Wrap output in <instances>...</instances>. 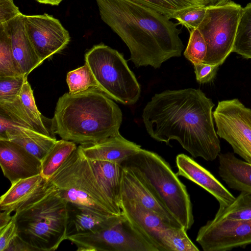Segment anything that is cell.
Instances as JSON below:
<instances>
[{
  "mask_svg": "<svg viewBox=\"0 0 251 251\" xmlns=\"http://www.w3.org/2000/svg\"><path fill=\"white\" fill-rule=\"evenodd\" d=\"M119 164L133 172L186 230L191 228L194 220L190 196L185 186L163 158L141 149Z\"/></svg>",
  "mask_w": 251,
  "mask_h": 251,
  "instance_id": "5",
  "label": "cell"
},
{
  "mask_svg": "<svg viewBox=\"0 0 251 251\" xmlns=\"http://www.w3.org/2000/svg\"><path fill=\"white\" fill-rule=\"evenodd\" d=\"M0 140L12 141L41 160L57 141L32 129L19 126L0 114Z\"/></svg>",
  "mask_w": 251,
  "mask_h": 251,
  "instance_id": "17",
  "label": "cell"
},
{
  "mask_svg": "<svg viewBox=\"0 0 251 251\" xmlns=\"http://www.w3.org/2000/svg\"><path fill=\"white\" fill-rule=\"evenodd\" d=\"M177 176H182L200 186L211 194L220 206H227L235 197L210 172L184 154L176 157Z\"/></svg>",
  "mask_w": 251,
  "mask_h": 251,
  "instance_id": "16",
  "label": "cell"
},
{
  "mask_svg": "<svg viewBox=\"0 0 251 251\" xmlns=\"http://www.w3.org/2000/svg\"><path fill=\"white\" fill-rule=\"evenodd\" d=\"M121 207L124 216L157 251H167L164 237L169 229L174 227L158 214L135 201L121 199Z\"/></svg>",
  "mask_w": 251,
  "mask_h": 251,
  "instance_id": "13",
  "label": "cell"
},
{
  "mask_svg": "<svg viewBox=\"0 0 251 251\" xmlns=\"http://www.w3.org/2000/svg\"><path fill=\"white\" fill-rule=\"evenodd\" d=\"M5 251H37L18 235L13 239Z\"/></svg>",
  "mask_w": 251,
  "mask_h": 251,
  "instance_id": "38",
  "label": "cell"
},
{
  "mask_svg": "<svg viewBox=\"0 0 251 251\" xmlns=\"http://www.w3.org/2000/svg\"><path fill=\"white\" fill-rule=\"evenodd\" d=\"M207 6L185 10L178 14L175 19L178 21V25L184 26L190 31L197 28L202 22L205 16Z\"/></svg>",
  "mask_w": 251,
  "mask_h": 251,
  "instance_id": "34",
  "label": "cell"
},
{
  "mask_svg": "<svg viewBox=\"0 0 251 251\" xmlns=\"http://www.w3.org/2000/svg\"><path fill=\"white\" fill-rule=\"evenodd\" d=\"M242 8L232 1L219 6H207L205 16L197 27L207 44L203 63L220 66L232 52Z\"/></svg>",
  "mask_w": 251,
  "mask_h": 251,
  "instance_id": "8",
  "label": "cell"
},
{
  "mask_svg": "<svg viewBox=\"0 0 251 251\" xmlns=\"http://www.w3.org/2000/svg\"><path fill=\"white\" fill-rule=\"evenodd\" d=\"M214 106L199 89L168 90L152 97L143 109L142 119L153 139L167 144L176 140L193 157L213 161L221 152Z\"/></svg>",
  "mask_w": 251,
  "mask_h": 251,
  "instance_id": "1",
  "label": "cell"
},
{
  "mask_svg": "<svg viewBox=\"0 0 251 251\" xmlns=\"http://www.w3.org/2000/svg\"><path fill=\"white\" fill-rule=\"evenodd\" d=\"M97 88L109 98L131 105L139 99L141 88L123 54L100 44L94 46L84 56Z\"/></svg>",
  "mask_w": 251,
  "mask_h": 251,
  "instance_id": "7",
  "label": "cell"
},
{
  "mask_svg": "<svg viewBox=\"0 0 251 251\" xmlns=\"http://www.w3.org/2000/svg\"><path fill=\"white\" fill-rule=\"evenodd\" d=\"M2 24L10 37L15 59L22 74L27 76L43 62L36 54L27 36L24 15L22 14Z\"/></svg>",
  "mask_w": 251,
  "mask_h": 251,
  "instance_id": "18",
  "label": "cell"
},
{
  "mask_svg": "<svg viewBox=\"0 0 251 251\" xmlns=\"http://www.w3.org/2000/svg\"><path fill=\"white\" fill-rule=\"evenodd\" d=\"M24 22L29 40L42 62L61 51L70 41L59 20L47 13L24 15Z\"/></svg>",
  "mask_w": 251,
  "mask_h": 251,
  "instance_id": "12",
  "label": "cell"
},
{
  "mask_svg": "<svg viewBox=\"0 0 251 251\" xmlns=\"http://www.w3.org/2000/svg\"><path fill=\"white\" fill-rule=\"evenodd\" d=\"M17 235V225L12 216L11 221L0 228V251H5Z\"/></svg>",
  "mask_w": 251,
  "mask_h": 251,
  "instance_id": "36",
  "label": "cell"
},
{
  "mask_svg": "<svg viewBox=\"0 0 251 251\" xmlns=\"http://www.w3.org/2000/svg\"><path fill=\"white\" fill-rule=\"evenodd\" d=\"M38 2L51 5H58L63 0H36Z\"/></svg>",
  "mask_w": 251,
  "mask_h": 251,
  "instance_id": "41",
  "label": "cell"
},
{
  "mask_svg": "<svg viewBox=\"0 0 251 251\" xmlns=\"http://www.w3.org/2000/svg\"><path fill=\"white\" fill-rule=\"evenodd\" d=\"M49 180L68 202L105 216L123 214L110 199L92 161L83 155L79 147Z\"/></svg>",
  "mask_w": 251,
  "mask_h": 251,
  "instance_id": "6",
  "label": "cell"
},
{
  "mask_svg": "<svg viewBox=\"0 0 251 251\" xmlns=\"http://www.w3.org/2000/svg\"><path fill=\"white\" fill-rule=\"evenodd\" d=\"M121 109L97 87L66 93L56 103L50 120L52 133L80 145L96 143L120 134Z\"/></svg>",
  "mask_w": 251,
  "mask_h": 251,
  "instance_id": "3",
  "label": "cell"
},
{
  "mask_svg": "<svg viewBox=\"0 0 251 251\" xmlns=\"http://www.w3.org/2000/svg\"><path fill=\"white\" fill-rule=\"evenodd\" d=\"M184 227L170 228L166 233L164 244L167 251H198L199 249L188 237Z\"/></svg>",
  "mask_w": 251,
  "mask_h": 251,
  "instance_id": "31",
  "label": "cell"
},
{
  "mask_svg": "<svg viewBox=\"0 0 251 251\" xmlns=\"http://www.w3.org/2000/svg\"><path fill=\"white\" fill-rule=\"evenodd\" d=\"M66 82L69 93L75 94L85 91L91 88H97L95 79L88 66L84 65L68 73Z\"/></svg>",
  "mask_w": 251,
  "mask_h": 251,
  "instance_id": "30",
  "label": "cell"
},
{
  "mask_svg": "<svg viewBox=\"0 0 251 251\" xmlns=\"http://www.w3.org/2000/svg\"><path fill=\"white\" fill-rule=\"evenodd\" d=\"M27 76L0 77V101L10 102L20 95Z\"/></svg>",
  "mask_w": 251,
  "mask_h": 251,
  "instance_id": "33",
  "label": "cell"
},
{
  "mask_svg": "<svg viewBox=\"0 0 251 251\" xmlns=\"http://www.w3.org/2000/svg\"><path fill=\"white\" fill-rule=\"evenodd\" d=\"M196 241L204 251H226L251 244V219L208 221L199 230Z\"/></svg>",
  "mask_w": 251,
  "mask_h": 251,
  "instance_id": "11",
  "label": "cell"
},
{
  "mask_svg": "<svg viewBox=\"0 0 251 251\" xmlns=\"http://www.w3.org/2000/svg\"><path fill=\"white\" fill-rule=\"evenodd\" d=\"M190 36L184 56L193 64L203 62L207 52V44L202 34L197 28L189 31Z\"/></svg>",
  "mask_w": 251,
  "mask_h": 251,
  "instance_id": "32",
  "label": "cell"
},
{
  "mask_svg": "<svg viewBox=\"0 0 251 251\" xmlns=\"http://www.w3.org/2000/svg\"><path fill=\"white\" fill-rule=\"evenodd\" d=\"M22 75L13 55L10 37L4 24H0V77Z\"/></svg>",
  "mask_w": 251,
  "mask_h": 251,
  "instance_id": "28",
  "label": "cell"
},
{
  "mask_svg": "<svg viewBox=\"0 0 251 251\" xmlns=\"http://www.w3.org/2000/svg\"><path fill=\"white\" fill-rule=\"evenodd\" d=\"M94 169L110 199L120 211L122 168L120 164L107 161H92Z\"/></svg>",
  "mask_w": 251,
  "mask_h": 251,
  "instance_id": "23",
  "label": "cell"
},
{
  "mask_svg": "<svg viewBox=\"0 0 251 251\" xmlns=\"http://www.w3.org/2000/svg\"><path fill=\"white\" fill-rule=\"evenodd\" d=\"M45 179L40 174L12 183L9 189L0 197V211H15L18 204L34 192Z\"/></svg>",
  "mask_w": 251,
  "mask_h": 251,
  "instance_id": "22",
  "label": "cell"
},
{
  "mask_svg": "<svg viewBox=\"0 0 251 251\" xmlns=\"http://www.w3.org/2000/svg\"><path fill=\"white\" fill-rule=\"evenodd\" d=\"M78 147L83 155L91 161H107L118 164L141 149V146L126 139L120 133L95 144Z\"/></svg>",
  "mask_w": 251,
  "mask_h": 251,
  "instance_id": "19",
  "label": "cell"
},
{
  "mask_svg": "<svg viewBox=\"0 0 251 251\" xmlns=\"http://www.w3.org/2000/svg\"><path fill=\"white\" fill-rule=\"evenodd\" d=\"M0 214V228L7 225L12 220L11 212L7 210L2 211Z\"/></svg>",
  "mask_w": 251,
  "mask_h": 251,
  "instance_id": "39",
  "label": "cell"
},
{
  "mask_svg": "<svg viewBox=\"0 0 251 251\" xmlns=\"http://www.w3.org/2000/svg\"><path fill=\"white\" fill-rule=\"evenodd\" d=\"M208 3V5L212 6H219L225 4L231 0H207Z\"/></svg>",
  "mask_w": 251,
  "mask_h": 251,
  "instance_id": "40",
  "label": "cell"
},
{
  "mask_svg": "<svg viewBox=\"0 0 251 251\" xmlns=\"http://www.w3.org/2000/svg\"><path fill=\"white\" fill-rule=\"evenodd\" d=\"M232 52L251 59V2L242 8Z\"/></svg>",
  "mask_w": 251,
  "mask_h": 251,
  "instance_id": "27",
  "label": "cell"
},
{
  "mask_svg": "<svg viewBox=\"0 0 251 251\" xmlns=\"http://www.w3.org/2000/svg\"><path fill=\"white\" fill-rule=\"evenodd\" d=\"M22 14L13 0H0V24L6 23Z\"/></svg>",
  "mask_w": 251,
  "mask_h": 251,
  "instance_id": "37",
  "label": "cell"
},
{
  "mask_svg": "<svg viewBox=\"0 0 251 251\" xmlns=\"http://www.w3.org/2000/svg\"><path fill=\"white\" fill-rule=\"evenodd\" d=\"M154 10L169 19L188 9L208 5L207 0H130Z\"/></svg>",
  "mask_w": 251,
  "mask_h": 251,
  "instance_id": "26",
  "label": "cell"
},
{
  "mask_svg": "<svg viewBox=\"0 0 251 251\" xmlns=\"http://www.w3.org/2000/svg\"><path fill=\"white\" fill-rule=\"evenodd\" d=\"M121 199L139 203L145 208L158 214L167 224L172 227H183L153 192L133 172L123 168Z\"/></svg>",
  "mask_w": 251,
  "mask_h": 251,
  "instance_id": "15",
  "label": "cell"
},
{
  "mask_svg": "<svg viewBox=\"0 0 251 251\" xmlns=\"http://www.w3.org/2000/svg\"><path fill=\"white\" fill-rule=\"evenodd\" d=\"M77 148L72 141L57 140L41 160L42 176L49 179Z\"/></svg>",
  "mask_w": 251,
  "mask_h": 251,
  "instance_id": "25",
  "label": "cell"
},
{
  "mask_svg": "<svg viewBox=\"0 0 251 251\" xmlns=\"http://www.w3.org/2000/svg\"><path fill=\"white\" fill-rule=\"evenodd\" d=\"M67 240L76 246L77 251H157L124 214L108 227Z\"/></svg>",
  "mask_w": 251,
  "mask_h": 251,
  "instance_id": "9",
  "label": "cell"
},
{
  "mask_svg": "<svg viewBox=\"0 0 251 251\" xmlns=\"http://www.w3.org/2000/svg\"><path fill=\"white\" fill-rule=\"evenodd\" d=\"M67 238L78 234L95 232L108 227L123 215L105 216L70 202H67Z\"/></svg>",
  "mask_w": 251,
  "mask_h": 251,
  "instance_id": "20",
  "label": "cell"
},
{
  "mask_svg": "<svg viewBox=\"0 0 251 251\" xmlns=\"http://www.w3.org/2000/svg\"><path fill=\"white\" fill-rule=\"evenodd\" d=\"M251 219V193L241 192L231 203L226 206L219 207L213 219Z\"/></svg>",
  "mask_w": 251,
  "mask_h": 251,
  "instance_id": "29",
  "label": "cell"
},
{
  "mask_svg": "<svg viewBox=\"0 0 251 251\" xmlns=\"http://www.w3.org/2000/svg\"><path fill=\"white\" fill-rule=\"evenodd\" d=\"M21 104L32 128L43 134L55 138L47 125V119L38 110L32 89L27 79L25 82L19 95Z\"/></svg>",
  "mask_w": 251,
  "mask_h": 251,
  "instance_id": "24",
  "label": "cell"
},
{
  "mask_svg": "<svg viewBox=\"0 0 251 251\" xmlns=\"http://www.w3.org/2000/svg\"><path fill=\"white\" fill-rule=\"evenodd\" d=\"M0 165L11 183L41 174V160L20 145L0 140Z\"/></svg>",
  "mask_w": 251,
  "mask_h": 251,
  "instance_id": "14",
  "label": "cell"
},
{
  "mask_svg": "<svg viewBox=\"0 0 251 251\" xmlns=\"http://www.w3.org/2000/svg\"><path fill=\"white\" fill-rule=\"evenodd\" d=\"M196 79L200 83L211 81L216 75L220 66L210 65L204 63L193 64Z\"/></svg>",
  "mask_w": 251,
  "mask_h": 251,
  "instance_id": "35",
  "label": "cell"
},
{
  "mask_svg": "<svg viewBox=\"0 0 251 251\" xmlns=\"http://www.w3.org/2000/svg\"><path fill=\"white\" fill-rule=\"evenodd\" d=\"M219 175L232 189L251 193V164L238 159L233 153L219 155Z\"/></svg>",
  "mask_w": 251,
  "mask_h": 251,
  "instance_id": "21",
  "label": "cell"
},
{
  "mask_svg": "<svg viewBox=\"0 0 251 251\" xmlns=\"http://www.w3.org/2000/svg\"><path fill=\"white\" fill-rule=\"evenodd\" d=\"M102 20L128 47L136 67L159 68L181 56V29L164 15L130 0H96Z\"/></svg>",
  "mask_w": 251,
  "mask_h": 251,
  "instance_id": "2",
  "label": "cell"
},
{
  "mask_svg": "<svg viewBox=\"0 0 251 251\" xmlns=\"http://www.w3.org/2000/svg\"><path fill=\"white\" fill-rule=\"evenodd\" d=\"M67 201L49 180L17 206L18 235L37 251H53L67 240Z\"/></svg>",
  "mask_w": 251,
  "mask_h": 251,
  "instance_id": "4",
  "label": "cell"
},
{
  "mask_svg": "<svg viewBox=\"0 0 251 251\" xmlns=\"http://www.w3.org/2000/svg\"><path fill=\"white\" fill-rule=\"evenodd\" d=\"M219 137L251 164V109L238 99L218 101L213 113Z\"/></svg>",
  "mask_w": 251,
  "mask_h": 251,
  "instance_id": "10",
  "label": "cell"
}]
</instances>
